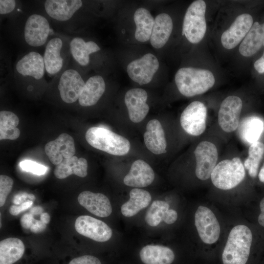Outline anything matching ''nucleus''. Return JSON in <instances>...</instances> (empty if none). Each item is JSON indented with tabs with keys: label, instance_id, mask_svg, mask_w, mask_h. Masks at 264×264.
Here are the masks:
<instances>
[{
	"label": "nucleus",
	"instance_id": "1",
	"mask_svg": "<svg viewBox=\"0 0 264 264\" xmlns=\"http://www.w3.org/2000/svg\"><path fill=\"white\" fill-rule=\"evenodd\" d=\"M175 80L179 92L186 97L203 94L212 88L215 82L212 72L194 67L179 69Z\"/></svg>",
	"mask_w": 264,
	"mask_h": 264
},
{
	"label": "nucleus",
	"instance_id": "2",
	"mask_svg": "<svg viewBox=\"0 0 264 264\" xmlns=\"http://www.w3.org/2000/svg\"><path fill=\"white\" fill-rule=\"evenodd\" d=\"M252 241L250 229L244 225L234 227L230 232L222 254L223 264H246Z\"/></svg>",
	"mask_w": 264,
	"mask_h": 264
},
{
	"label": "nucleus",
	"instance_id": "3",
	"mask_svg": "<svg viewBox=\"0 0 264 264\" xmlns=\"http://www.w3.org/2000/svg\"><path fill=\"white\" fill-rule=\"evenodd\" d=\"M85 138L92 147L114 155H125L131 147L130 142L127 138L102 127L88 129Z\"/></svg>",
	"mask_w": 264,
	"mask_h": 264
},
{
	"label": "nucleus",
	"instance_id": "4",
	"mask_svg": "<svg viewBox=\"0 0 264 264\" xmlns=\"http://www.w3.org/2000/svg\"><path fill=\"white\" fill-rule=\"evenodd\" d=\"M69 41L55 36L45 44L43 55L45 71L49 77H56L68 67L71 58Z\"/></svg>",
	"mask_w": 264,
	"mask_h": 264
},
{
	"label": "nucleus",
	"instance_id": "5",
	"mask_svg": "<svg viewBox=\"0 0 264 264\" xmlns=\"http://www.w3.org/2000/svg\"><path fill=\"white\" fill-rule=\"evenodd\" d=\"M244 167L238 157L225 159L216 165L211 175L213 185L220 189L227 190L234 188L244 179Z\"/></svg>",
	"mask_w": 264,
	"mask_h": 264
},
{
	"label": "nucleus",
	"instance_id": "6",
	"mask_svg": "<svg viewBox=\"0 0 264 264\" xmlns=\"http://www.w3.org/2000/svg\"><path fill=\"white\" fill-rule=\"evenodd\" d=\"M205 11L206 3L202 0L193 1L187 9L183 20L182 35L192 44L199 43L205 35Z\"/></svg>",
	"mask_w": 264,
	"mask_h": 264
},
{
	"label": "nucleus",
	"instance_id": "7",
	"mask_svg": "<svg viewBox=\"0 0 264 264\" xmlns=\"http://www.w3.org/2000/svg\"><path fill=\"white\" fill-rule=\"evenodd\" d=\"M61 99L65 103L72 104L80 97L85 85L81 74L75 67L67 68L54 77Z\"/></svg>",
	"mask_w": 264,
	"mask_h": 264
},
{
	"label": "nucleus",
	"instance_id": "8",
	"mask_svg": "<svg viewBox=\"0 0 264 264\" xmlns=\"http://www.w3.org/2000/svg\"><path fill=\"white\" fill-rule=\"evenodd\" d=\"M49 22L46 17L34 13L26 19L23 30L26 44L32 47H39L47 43L50 32Z\"/></svg>",
	"mask_w": 264,
	"mask_h": 264
},
{
	"label": "nucleus",
	"instance_id": "9",
	"mask_svg": "<svg viewBox=\"0 0 264 264\" xmlns=\"http://www.w3.org/2000/svg\"><path fill=\"white\" fill-rule=\"evenodd\" d=\"M45 72L43 56L34 51L20 58L14 66V75L17 78L41 81Z\"/></svg>",
	"mask_w": 264,
	"mask_h": 264
},
{
	"label": "nucleus",
	"instance_id": "10",
	"mask_svg": "<svg viewBox=\"0 0 264 264\" xmlns=\"http://www.w3.org/2000/svg\"><path fill=\"white\" fill-rule=\"evenodd\" d=\"M207 108L198 101L191 103L182 112L180 122L182 129L190 135L198 136L206 127Z\"/></svg>",
	"mask_w": 264,
	"mask_h": 264
},
{
	"label": "nucleus",
	"instance_id": "11",
	"mask_svg": "<svg viewBox=\"0 0 264 264\" xmlns=\"http://www.w3.org/2000/svg\"><path fill=\"white\" fill-rule=\"evenodd\" d=\"M195 225L200 238L205 243L213 244L219 239L220 226L215 214L209 208L198 206L195 215Z\"/></svg>",
	"mask_w": 264,
	"mask_h": 264
},
{
	"label": "nucleus",
	"instance_id": "12",
	"mask_svg": "<svg viewBox=\"0 0 264 264\" xmlns=\"http://www.w3.org/2000/svg\"><path fill=\"white\" fill-rule=\"evenodd\" d=\"M194 153L197 177L201 180L208 179L217 165L218 152L216 146L212 142L203 141L197 145Z\"/></svg>",
	"mask_w": 264,
	"mask_h": 264
},
{
	"label": "nucleus",
	"instance_id": "13",
	"mask_svg": "<svg viewBox=\"0 0 264 264\" xmlns=\"http://www.w3.org/2000/svg\"><path fill=\"white\" fill-rule=\"evenodd\" d=\"M157 58L153 54L147 53L141 58L130 63L127 71L130 78L140 85L150 83L159 68Z\"/></svg>",
	"mask_w": 264,
	"mask_h": 264
},
{
	"label": "nucleus",
	"instance_id": "14",
	"mask_svg": "<svg viewBox=\"0 0 264 264\" xmlns=\"http://www.w3.org/2000/svg\"><path fill=\"white\" fill-rule=\"evenodd\" d=\"M242 107V102L238 96H229L223 100L218 112V121L223 131L231 132L237 130Z\"/></svg>",
	"mask_w": 264,
	"mask_h": 264
},
{
	"label": "nucleus",
	"instance_id": "15",
	"mask_svg": "<svg viewBox=\"0 0 264 264\" xmlns=\"http://www.w3.org/2000/svg\"><path fill=\"white\" fill-rule=\"evenodd\" d=\"M75 228L79 234L98 242H106L112 236V230L106 223L87 215L76 219Z\"/></svg>",
	"mask_w": 264,
	"mask_h": 264
},
{
	"label": "nucleus",
	"instance_id": "16",
	"mask_svg": "<svg viewBox=\"0 0 264 264\" xmlns=\"http://www.w3.org/2000/svg\"><path fill=\"white\" fill-rule=\"evenodd\" d=\"M252 16L246 13L238 16L229 28L221 35L222 46L228 49L235 47L245 37L253 25Z\"/></svg>",
	"mask_w": 264,
	"mask_h": 264
},
{
	"label": "nucleus",
	"instance_id": "17",
	"mask_svg": "<svg viewBox=\"0 0 264 264\" xmlns=\"http://www.w3.org/2000/svg\"><path fill=\"white\" fill-rule=\"evenodd\" d=\"M44 152L51 162L59 164L64 158H69L75 154L76 150L73 138L66 133L61 134L55 140L47 143Z\"/></svg>",
	"mask_w": 264,
	"mask_h": 264
},
{
	"label": "nucleus",
	"instance_id": "18",
	"mask_svg": "<svg viewBox=\"0 0 264 264\" xmlns=\"http://www.w3.org/2000/svg\"><path fill=\"white\" fill-rule=\"evenodd\" d=\"M147 98V93L142 88H132L126 93L124 102L129 118L132 122L139 123L147 115L149 111V107L146 103Z\"/></svg>",
	"mask_w": 264,
	"mask_h": 264
},
{
	"label": "nucleus",
	"instance_id": "19",
	"mask_svg": "<svg viewBox=\"0 0 264 264\" xmlns=\"http://www.w3.org/2000/svg\"><path fill=\"white\" fill-rule=\"evenodd\" d=\"M83 6L80 0H47L44 2L46 13L57 22H68Z\"/></svg>",
	"mask_w": 264,
	"mask_h": 264
},
{
	"label": "nucleus",
	"instance_id": "20",
	"mask_svg": "<svg viewBox=\"0 0 264 264\" xmlns=\"http://www.w3.org/2000/svg\"><path fill=\"white\" fill-rule=\"evenodd\" d=\"M78 201L88 211L99 217H107L112 212L110 200L106 196L101 193L84 191L79 195Z\"/></svg>",
	"mask_w": 264,
	"mask_h": 264
},
{
	"label": "nucleus",
	"instance_id": "21",
	"mask_svg": "<svg viewBox=\"0 0 264 264\" xmlns=\"http://www.w3.org/2000/svg\"><path fill=\"white\" fill-rule=\"evenodd\" d=\"M154 179V173L152 167L145 161L138 159L132 163L123 182L128 186L144 187L150 185Z\"/></svg>",
	"mask_w": 264,
	"mask_h": 264
},
{
	"label": "nucleus",
	"instance_id": "22",
	"mask_svg": "<svg viewBox=\"0 0 264 264\" xmlns=\"http://www.w3.org/2000/svg\"><path fill=\"white\" fill-rule=\"evenodd\" d=\"M71 58L75 64L84 67L90 62V55L100 50V47L92 41H86L82 38L75 37L69 41Z\"/></svg>",
	"mask_w": 264,
	"mask_h": 264
},
{
	"label": "nucleus",
	"instance_id": "23",
	"mask_svg": "<svg viewBox=\"0 0 264 264\" xmlns=\"http://www.w3.org/2000/svg\"><path fill=\"white\" fill-rule=\"evenodd\" d=\"M143 138L147 148L153 154H160L167 152L164 131L158 120L152 119L148 122Z\"/></svg>",
	"mask_w": 264,
	"mask_h": 264
},
{
	"label": "nucleus",
	"instance_id": "24",
	"mask_svg": "<svg viewBox=\"0 0 264 264\" xmlns=\"http://www.w3.org/2000/svg\"><path fill=\"white\" fill-rule=\"evenodd\" d=\"M177 219V212L170 209L167 202L158 200L153 202L145 217L146 223L153 227L157 226L162 220L168 224H173Z\"/></svg>",
	"mask_w": 264,
	"mask_h": 264
},
{
	"label": "nucleus",
	"instance_id": "25",
	"mask_svg": "<svg viewBox=\"0 0 264 264\" xmlns=\"http://www.w3.org/2000/svg\"><path fill=\"white\" fill-rule=\"evenodd\" d=\"M106 89V84L103 77L100 75L90 77L86 82L84 88L78 99L82 107H89L96 104Z\"/></svg>",
	"mask_w": 264,
	"mask_h": 264
},
{
	"label": "nucleus",
	"instance_id": "26",
	"mask_svg": "<svg viewBox=\"0 0 264 264\" xmlns=\"http://www.w3.org/2000/svg\"><path fill=\"white\" fill-rule=\"evenodd\" d=\"M173 21L166 13H161L155 18L150 38L151 45L155 48L162 47L168 41L173 30Z\"/></svg>",
	"mask_w": 264,
	"mask_h": 264
},
{
	"label": "nucleus",
	"instance_id": "27",
	"mask_svg": "<svg viewBox=\"0 0 264 264\" xmlns=\"http://www.w3.org/2000/svg\"><path fill=\"white\" fill-rule=\"evenodd\" d=\"M144 264H171L175 259V254L170 248L160 245H147L139 253Z\"/></svg>",
	"mask_w": 264,
	"mask_h": 264
},
{
	"label": "nucleus",
	"instance_id": "28",
	"mask_svg": "<svg viewBox=\"0 0 264 264\" xmlns=\"http://www.w3.org/2000/svg\"><path fill=\"white\" fill-rule=\"evenodd\" d=\"M88 162L84 158H78L74 155L69 158H64L63 161L56 165L54 174L59 179H64L75 175L81 177H85L88 174Z\"/></svg>",
	"mask_w": 264,
	"mask_h": 264
},
{
	"label": "nucleus",
	"instance_id": "29",
	"mask_svg": "<svg viewBox=\"0 0 264 264\" xmlns=\"http://www.w3.org/2000/svg\"><path fill=\"white\" fill-rule=\"evenodd\" d=\"M264 43V23L256 22L253 24L239 47L240 53L244 57L255 54Z\"/></svg>",
	"mask_w": 264,
	"mask_h": 264
},
{
	"label": "nucleus",
	"instance_id": "30",
	"mask_svg": "<svg viewBox=\"0 0 264 264\" xmlns=\"http://www.w3.org/2000/svg\"><path fill=\"white\" fill-rule=\"evenodd\" d=\"M129 200L121 207L122 215L131 217L136 215L150 203L152 197L149 192L139 188H133L130 192Z\"/></svg>",
	"mask_w": 264,
	"mask_h": 264
},
{
	"label": "nucleus",
	"instance_id": "31",
	"mask_svg": "<svg viewBox=\"0 0 264 264\" xmlns=\"http://www.w3.org/2000/svg\"><path fill=\"white\" fill-rule=\"evenodd\" d=\"M23 242L17 238H8L0 242V264H13L23 256Z\"/></svg>",
	"mask_w": 264,
	"mask_h": 264
},
{
	"label": "nucleus",
	"instance_id": "32",
	"mask_svg": "<svg viewBox=\"0 0 264 264\" xmlns=\"http://www.w3.org/2000/svg\"><path fill=\"white\" fill-rule=\"evenodd\" d=\"M133 19L136 25L135 38L139 42L148 41L151 38L154 19L144 8H139L134 12Z\"/></svg>",
	"mask_w": 264,
	"mask_h": 264
},
{
	"label": "nucleus",
	"instance_id": "33",
	"mask_svg": "<svg viewBox=\"0 0 264 264\" xmlns=\"http://www.w3.org/2000/svg\"><path fill=\"white\" fill-rule=\"evenodd\" d=\"M263 121L257 117H249L243 119L239 128L240 135L242 140L251 144L258 141L264 130Z\"/></svg>",
	"mask_w": 264,
	"mask_h": 264
},
{
	"label": "nucleus",
	"instance_id": "34",
	"mask_svg": "<svg viewBox=\"0 0 264 264\" xmlns=\"http://www.w3.org/2000/svg\"><path fill=\"white\" fill-rule=\"evenodd\" d=\"M19 123L18 117L13 112L2 110L0 112V139L15 140L20 135L17 128Z\"/></svg>",
	"mask_w": 264,
	"mask_h": 264
},
{
	"label": "nucleus",
	"instance_id": "35",
	"mask_svg": "<svg viewBox=\"0 0 264 264\" xmlns=\"http://www.w3.org/2000/svg\"><path fill=\"white\" fill-rule=\"evenodd\" d=\"M248 156L244 162V167L248 170L249 176L255 177L261 159L264 154V144L257 141L250 144Z\"/></svg>",
	"mask_w": 264,
	"mask_h": 264
},
{
	"label": "nucleus",
	"instance_id": "36",
	"mask_svg": "<svg viewBox=\"0 0 264 264\" xmlns=\"http://www.w3.org/2000/svg\"><path fill=\"white\" fill-rule=\"evenodd\" d=\"M14 181L10 177L3 175L0 176V206L5 204L8 194L11 192Z\"/></svg>",
	"mask_w": 264,
	"mask_h": 264
},
{
	"label": "nucleus",
	"instance_id": "37",
	"mask_svg": "<svg viewBox=\"0 0 264 264\" xmlns=\"http://www.w3.org/2000/svg\"><path fill=\"white\" fill-rule=\"evenodd\" d=\"M19 165L22 170L39 176L44 175L47 170L46 166L31 160H24Z\"/></svg>",
	"mask_w": 264,
	"mask_h": 264
},
{
	"label": "nucleus",
	"instance_id": "38",
	"mask_svg": "<svg viewBox=\"0 0 264 264\" xmlns=\"http://www.w3.org/2000/svg\"><path fill=\"white\" fill-rule=\"evenodd\" d=\"M68 264H101V263L97 257L86 255L73 259Z\"/></svg>",
	"mask_w": 264,
	"mask_h": 264
},
{
	"label": "nucleus",
	"instance_id": "39",
	"mask_svg": "<svg viewBox=\"0 0 264 264\" xmlns=\"http://www.w3.org/2000/svg\"><path fill=\"white\" fill-rule=\"evenodd\" d=\"M16 4V1L14 0H0V15H4L12 13L15 10Z\"/></svg>",
	"mask_w": 264,
	"mask_h": 264
},
{
	"label": "nucleus",
	"instance_id": "40",
	"mask_svg": "<svg viewBox=\"0 0 264 264\" xmlns=\"http://www.w3.org/2000/svg\"><path fill=\"white\" fill-rule=\"evenodd\" d=\"M36 199L35 195L26 192H21L16 195L13 198V203L15 205H20L28 200L34 202Z\"/></svg>",
	"mask_w": 264,
	"mask_h": 264
},
{
	"label": "nucleus",
	"instance_id": "41",
	"mask_svg": "<svg viewBox=\"0 0 264 264\" xmlns=\"http://www.w3.org/2000/svg\"><path fill=\"white\" fill-rule=\"evenodd\" d=\"M33 202L28 200L20 205H12L9 208V213L13 216H17L22 212L30 208Z\"/></svg>",
	"mask_w": 264,
	"mask_h": 264
},
{
	"label": "nucleus",
	"instance_id": "42",
	"mask_svg": "<svg viewBox=\"0 0 264 264\" xmlns=\"http://www.w3.org/2000/svg\"><path fill=\"white\" fill-rule=\"evenodd\" d=\"M34 218L31 213H26L22 216L20 220L21 226L24 229H30L33 224Z\"/></svg>",
	"mask_w": 264,
	"mask_h": 264
},
{
	"label": "nucleus",
	"instance_id": "43",
	"mask_svg": "<svg viewBox=\"0 0 264 264\" xmlns=\"http://www.w3.org/2000/svg\"><path fill=\"white\" fill-rule=\"evenodd\" d=\"M46 224L43 222L41 220H37L34 219L32 225L30 228V231L35 234H39L43 232L46 228Z\"/></svg>",
	"mask_w": 264,
	"mask_h": 264
},
{
	"label": "nucleus",
	"instance_id": "44",
	"mask_svg": "<svg viewBox=\"0 0 264 264\" xmlns=\"http://www.w3.org/2000/svg\"><path fill=\"white\" fill-rule=\"evenodd\" d=\"M263 45L264 46V43ZM254 66L259 73H264V51L262 57L254 63Z\"/></svg>",
	"mask_w": 264,
	"mask_h": 264
},
{
	"label": "nucleus",
	"instance_id": "45",
	"mask_svg": "<svg viewBox=\"0 0 264 264\" xmlns=\"http://www.w3.org/2000/svg\"><path fill=\"white\" fill-rule=\"evenodd\" d=\"M261 213L258 219L259 223L264 227V198L262 199L260 203Z\"/></svg>",
	"mask_w": 264,
	"mask_h": 264
},
{
	"label": "nucleus",
	"instance_id": "46",
	"mask_svg": "<svg viewBox=\"0 0 264 264\" xmlns=\"http://www.w3.org/2000/svg\"><path fill=\"white\" fill-rule=\"evenodd\" d=\"M40 220L44 223L47 224L50 220L49 215L47 213L43 212L41 214Z\"/></svg>",
	"mask_w": 264,
	"mask_h": 264
},
{
	"label": "nucleus",
	"instance_id": "47",
	"mask_svg": "<svg viewBox=\"0 0 264 264\" xmlns=\"http://www.w3.org/2000/svg\"><path fill=\"white\" fill-rule=\"evenodd\" d=\"M43 212V209L41 206H35L30 209V213L33 215L41 214Z\"/></svg>",
	"mask_w": 264,
	"mask_h": 264
},
{
	"label": "nucleus",
	"instance_id": "48",
	"mask_svg": "<svg viewBox=\"0 0 264 264\" xmlns=\"http://www.w3.org/2000/svg\"><path fill=\"white\" fill-rule=\"evenodd\" d=\"M258 177L260 181L264 183V164L259 173Z\"/></svg>",
	"mask_w": 264,
	"mask_h": 264
}]
</instances>
